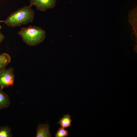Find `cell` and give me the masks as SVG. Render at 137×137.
I'll list each match as a JSON object with an SVG mask.
<instances>
[{"mask_svg":"<svg viewBox=\"0 0 137 137\" xmlns=\"http://www.w3.org/2000/svg\"><path fill=\"white\" fill-rule=\"evenodd\" d=\"M49 126L47 124H40L37 127L36 137H50L51 134L49 129Z\"/></svg>","mask_w":137,"mask_h":137,"instance_id":"5","label":"cell"},{"mask_svg":"<svg viewBox=\"0 0 137 137\" xmlns=\"http://www.w3.org/2000/svg\"><path fill=\"white\" fill-rule=\"evenodd\" d=\"M57 0H30V6H35L36 9L42 11L47 9H53L56 6Z\"/></svg>","mask_w":137,"mask_h":137,"instance_id":"4","label":"cell"},{"mask_svg":"<svg viewBox=\"0 0 137 137\" xmlns=\"http://www.w3.org/2000/svg\"><path fill=\"white\" fill-rule=\"evenodd\" d=\"M11 129L8 126H4L0 127V137H11Z\"/></svg>","mask_w":137,"mask_h":137,"instance_id":"9","label":"cell"},{"mask_svg":"<svg viewBox=\"0 0 137 137\" xmlns=\"http://www.w3.org/2000/svg\"><path fill=\"white\" fill-rule=\"evenodd\" d=\"M11 61V57L8 54L4 53L0 54V71L5 68Z\"/></svg>","mask_w":137,"mask_h":137,"instance_id":"7","label":"cell"},{"mask_svg":"<svg viewBox=\"0 0 137 137\" xmlns=\"http://www.w3.org/2000/svg\"><path fill=\"white\" fill-rule=\"evenodd\" d=\"M72 121L71 116L67 114L64 115L59 120L58 123L62 127L66 128L71 126Z\"/></svg>","mask_w":137,"mask_h":137,"instance_id":"8","label":"cell"},{"mask_svg":"<svg viewBox=\"0 0 137 137\" xmlns=\"http://www.w3.org/2000/svg\"><path fill=\"white\" fill-rule=\"evenodd\" d=\"M15 76L14 69L5 68L0 71V87L3 89L13 86L14 84Z\"/></svg>","mask_w":137,"mask_h":137,"instance_id":"3","label":"cell"},{"mask_svg":"<svg viewBox=\"0 0 137 137\" xmlns=\"http://www.w3.org/2000/svg\"><path fill=\"white\" fill-rule=\"evenodd\" d=\"M4 22V21H1L0 20V23L1 22ZM1 28H2V27L0 25V30L1 29Z\"/></svg>","mask_w":137,"mask_h":137,"instance_id":"12","label":"cell"},{"mask_svg":"<svg viewBox=\"0 0 137 137\" xmlns=\"http://www.w3.org/2000/svg\"><path fill=\"white\" fill-rule=\"evenodd\" d=\"M18 34L21 37L23 41L30 46L37 45L45 39L46 32L42 28L36 26H30L23 27Z\"/></svg>","mask_w":137,"mask_h":137,"instance_id":"2","label":"cell"},{"mask_svg":"<svg viewBox=\"0 0 137 137\" xmlns=\"http://www.w3.org/2000/svg\"><path fill=\"white\" fill-rule=\"evenodd\" d=\"M0 88V110L8 108L11 104L8 95Z\"/></svg>","mask_w":137,"mask_h":137,"instance_id":"6","label":"cell"},{"mask_svg":"<svg viewBox=\"0 0 137 137\" xmlns=\"http://www.w3.org/2000/svg\"><path fill=\"white\" fill-rule=\"evenodd\" d=\"M5 39V36L0 31V46L1 42Z\"/></svg>","mask_w":137,"mask_h":137,"instance_id":"11","label":"cell"},{"mask_svg":"<svg viewBox=\"0 0 137 137\" xmlns=\"http://www.w3.org/2000/svg\"><path fill=\"white\" fill-rule=\"evenodd\" d=\"M35 17V12L30 6H25L12 13L4 21L8 26L15 27L32 23Z\"/></svg>","mask_w":137,"mask_h":137,"instance_id":"1","label":"cell"},{"mask_svg":"<svg viewBox=\"0 0 137 137\" xmlns=\"http://www.w3.org/2000/svg\"><path fill=\"white\" fill-rule=\"evenodd\" d=\"M68 135L67 130L63 127L60 128L55 134L56 137H66Z\"/></svg>","mask_w":137,"mask_h":137,"instance_id":"10","label":"cell"}]
</instances>
